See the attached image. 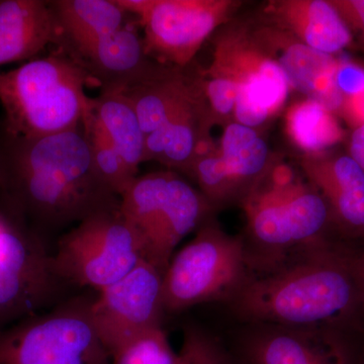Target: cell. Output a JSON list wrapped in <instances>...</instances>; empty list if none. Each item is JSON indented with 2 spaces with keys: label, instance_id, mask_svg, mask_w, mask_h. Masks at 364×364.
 <instances>
[{
  "label": "cell",
  "instance_id": "cell-1",
  "mask_svg": "<svg viewBox=\"0 0 364 364\" xmlns=\"http://www.w3.org/2000/svg\"><path fill=\"white\" fill-rule=\"evenodd\" d=\"M0 170V208L52 252L72 227L121 205L93 166L82 126L36 139L4 134Z\"/></svg>",
  "mask_w": 364,
  "mask_h": 364
},
{
  "label": "cell",
  "instance_id": "cell-2",
  "mask_svg": "<svg viewBox=\"0 0 364 364\" xmlns=\"http://www.w3.org/2000/svg\"><path fill=\"white\" fill-rule=\"evenodd\" d=\"M356 248L332 243L294 253L268 272L252 274L227 306L239 323L359 330L364 318Z\"/></svg>",
  "mask_w": 364,
  "mask_h": 364
},
{
  "label": "cell",
  "instance_id": "cell-3",
  "mask_svg": "<svg viewBox=\"0 0 364 364\" xmlns=\"http://www.w3.org/2000/svg\"><path fill=\"white\" fill-rule=\"evenodd\" d=\"M241 207L246 218L242 239L252 274L268 272L299 251L346 243L318 189L286 163H273Z\"/></svg>",
  "mask_w": 364,
  "mask_h": 364
},
{
  "label": "cell",
  "instance_id": "cell-4",
  "mask_svg": "<svg viewBox=\"0 0 364 364\" xmlns=\"http://www.w3.org/2000/svg\"><path fill=\"white\" fill-rule=\"evenodd\" d=\"M90 85L85 69L60 48L13 70H0L4 135L36 139L80 128Z\"/></svg>",
  "mask_w": 364,
  "mask_h": 364
},
{
  "label": "cell",
  "instance_id": "cell-5",
  "mask_svg": "<svg viewBox=\"0 0 364 364\" xmlns=\"http://www.w3.org/2000/svg\"><path fill=\"white\" fill-rule=\"evenodd\" d=\"M196 232L163 274L165 315L215 301L227 305L252 277L241 235L226 233L212 218Z\"/></svg>",
  "mask_w": 364,
  "mask_h": 364
},
{
  "label": "cell",
  "instance_id": "cell-6",
  "mask_svg": "<svg viewBox=\"0 0 364 364\" xmlns=\"http://www.w3.org/2000/svg\"><path fill=\"white\" fill-rule=\"evenodd\" d=\"M214 210L198 189L172 170L136 176L119 205L142 242L145 260L163 274L177 245Z\"/></svg>",
  "mask_w": 364,
  "mask_h": 364
},
{
  "label": "cell",
  "instance_id": "cell-7",
  "mask_svg": "<svg viewBox=\"0 0 364 364\" xmlns=\"http://www.w3.org/2000/svg\"><path fill=\"white\" fill-rule=\"evenodd\" d=\"M95 296L82 289L0 330V364H112L91 317Z\"/></svg>",
  "mask_w": 364,
  "mask_h": 364
},
{
  "label": "cell",
  "instance_id": "cell-8",
  "mask_svg": "<svg viewBox=\"0 0 364 364\" xmlns=\"http://www.w3.org/2000/svg\"><path fill=\"white\" fill-rule=\"evenodd\" d=\"M57 274L75 291L98 293L145 260L142 242L119 210L90 215L59 237L52 252Z\"/></svg>",
  "mask_w": 364,
  "mask_h": 364
},
{
  "label": "cell",
  "instance_id": "cell-9",
  "mask_svg": "<svg viewBox=\"0 0 364 364\" xmlns=\"http://www.w3.org/2000/svg\"><path fill=\"white\" fill-rule=\"evenodd\" d=\"M78 291L57 274L52 251L0 208V330Z\"/></svg>",
  "mask_w": 364,
  "mask_h": 364
},
{
  "label": "cell",
  "instance_id": "cell-10",
  "mask_svg": "<svg viewBox=\"0 0 364 364\" xmlns=\"http://www.w3.org/2000/svg\"><path fill=\"white\" fill-rule=\"evenodd\" d=\"M136 16L146 54L160 65L184 69L205 41L226 25L241 2L233 0H116Z\"/></svg>",
  "mask_w": 364,
  "mask_h": 364
},
{
  "label": "cell",
  "instance_id": "cell-11",
  "mask_svg": "<svg viewBox=\"0 0 364 364\" xmlns=\"http://www.w3.org/2000/svg\"><path fill=\"white\" fill-rule=\"evenodd\" d=\"M207 70L237 85L234 122L256 130L282 109L291 90L284 72L258 47L246 25L217 33Z\"/></svg>",
  "mask_w": 364,
  "mask_h": 364
},
{
  "label": "cell",
  "instance_id": "cell-12",
  "mask_svg": "<svg viewBox=\"0 0 364 364\" xmlns=\"http://www.w3.org/2000/svg\"><path fill=\"white\" fill-rule=\"evenodd\" d=\"M239 324L228 345L239 364H364L354 330Z\"/></svg>",
  "mask_w": 364,
  "mask_h": 364
},
{
  "label": "cell",
  "instance_id": "cell-13",
  "mask_svg": "<svg viewBox=\"0 0 364 364\" xmlns=\"http://www.w3.org/2000/svg\"><path fill=\"white\" fill-rule=\"evenodd\" d=\"M163 273L142 260L123 279L97 293L91 317L112 354L136 337L162 326Z\"/></svg>",
  "mask_w": 364,
  "mask_h": 364
},
{
  "label": "cell",
  "instance_id": "cell-14",
  "mask_svg": "<svg viewBox=\"0 0 364 364\" xmlns=\"http://www.w3.org/2000/svg\"><path fill=\"white\" fill-rule=\"evenodd\" d=\"M258 47L284 72L289 88L340 114L343 95L336 85L338 59L318 52L272 23L250 26Z\"/></svg>",
  "mask_w": 364,
  "mask_h": 364
},
{
  "label": "cell",
  "instance_id": "cell-15",
  "mask_svg": "<svg viewBox=\"0 0 364 364\" xmlns=\"http://www.w3.org/2000/svg\"><path fill=\"white\" fill-rule=\"evenodd\" d=\"M304 176L329 207L341 240L364 245V171L348 153L305 155L299 161Z\"/></svg>",
  "mask_w": 364,
  "mask_h": 364
},
{
  "label": "cell",
  "instance_id": "cell-16",
  "mask_svg": "<svg viewBox=\"0 0 364 364\" xmlns=\"http://www.w3.org/2000/svg\"><path fill=\"white\" fill-rule=\"evenodd\" d=\"M72 59L102 91H123L156 74L163 65L145 51L138 18L100 38Z\"/></svg>",
  "mask_w": 364,
  "mask_h": 364
},
{
  "label": "cell",
  "instance_id": "cell-17",
  "mask_svg": "<svg viewBox=\"0 0 364 364\" xmlns=\"http://www.w3.org/2000/svg\"><path fill=\"white\" fill-rule=\"evenodd\" d=\"M214 124L198 74L167 123L146 138L145 162L156 161L188 176L198 150L210 138Z\"/></svg>",
  "mask_w": 364,
  "mask_h": 364
},
{
  "label": "cell",
  "instance_id": "cell-18",
  "mask_svg": "<svg viewBox=\"0 0 364 364\" xmlns=\"http://www.w3.org/2000/svg\"><path fill=\"white\" fill-rule=\"evenodd\" d=\"M264 14L267 23L325 54L335 56L353 43L350 30L330 0H275L268 2Z\"/></svg>",
  "mask_w": 364,
  "mask_h": 364
},
{
  "label": "cell",
  "instance_id": "cell-19",
  "mask_svg": "<svg viewBox=\"0 0 364 364\" xmlns=\"http://www.w3.org/2000/svg\"><path fill=\"white\" fill-rule=\"evenodd\" d=\"M59 42L50 1L0 0V67L37 58Z\"/></svg>",
  "mask_w": 364,
  "mask_h": 364
},
{
  "label": "cell",
  "instance_id": "cell-20",
  "mask_svg": "<svg viewBox=\"0 0 364 364\" xmlns=\"http://www.w3.org/2000/svg\"><path fill=\"white\" fill-rule=\"evenodd\" d=\"M60 32L58 47L70 57L135 20L116 0L50 1Z\"/></svg>",
  "mask_w": 364,
  "mask_h": 364
},
{
  "label": "cell",
  "instance_id": "cell-21",
  "mask_svg": "<svg viewBox=\"0 0 364 364\" xmlns=\"http://www.w3.org/2000/svg\"><path fill=\"white\" fill-rule=\"evenodd\" d=\"M186 69L164 66L142 82L119 91L133 105L146 138L167 123L188 95L196 76Z\"/></svg>",
  "mask_w": 364,
  "mask_h": 364
},
{
  "label": "cell",
  "instance_id": "cell-22",
  "mask_svg": "<svg viewBox=\"0 0 364 364\" xmlns=\"http://www.w3.org/2000/svg\"><path fill=\"white\" fill-rule=\"evenodd\" d=\"M219 150L240 196L241 203L267 176L275 162L258 131L236 122L225 126Z\"/></svg>",
  "mask_w": 364,
  "mask_h": 364
},
{
  "label": "cell",
  "instance_id": "cell-23",
  "mask_svg": "<svg viewBox=\"0 0 364 364\" xmlns=\"http://www.w3.org/2000/svg\"><path fill=\"white\" fill-rule=\"evenodd\" d=\"M90 109L124 161L138 176L145 162L146 136L130 100L119 91H100L90 98Z\"/></svg>",
  "mask_w": 364,
  "mask_h": 364
},
{
  "label": "cell",
  "instance_id": "cell-24",
  "mask_svg": "<svg viewBox=\"0 0 364 364\" xmlns=\"http://www.w3.org/2000/svg\"><path fill=\"white\" fill-rule=\"evenodd\" d=\"M284 126L289 140L306 155L327 152L345 136L336 114L308 98L289 107Z\"/></svg>",
  "mask_w": 364,
  "mask_h": 364
},
{
  "label": "cell",
  "instance_id": "cell-25",
  "mask_svg": "<svg viewBox=\"0 0 364 364\" xmlns=\"http://www.w3.org/2000/svg\"><path fill=\"white\" fill-rule=\"evenodd\" d=\"M82 130L90 147L93 166L98 176L114 195L121 198L138 176L131 171L112 146L102 124L90 112V105L83 117Z\"/></svg>",
  "mask_w": 364,
  "mask_h": 364
},
{
  "label": "cell",
  "instance_id": "cell-26",
  "mask_svg": "<svg viewBox=\"0 0 364 364\" xmlns=\"http://www.w3.org/2000/svg\"><path fill=\"white\" fill-rule=\"evenodd\" d=\"M112 364H181L163 326L144 333L112 355Z\"/></svg>",
  "mask_w": 364,
  "mask_h": 364
},
{
  "label": "cell",
  "instance_id": "cell-27",
  "mask_svg": "<svg viewBox=\"0 0 364 364\" xmlns=\"http://www.w3.org/2000/svg\"><path fill=\"white\" fill-rule=\"evenodd\" d=\"M179 355L181 364H239L225 342L196 324L184 326Z\"/></svg>",
  "mask_w": 364,
  "mask_h": 364
},
{
  "label": "cell",
  "instance_id": "cell-28",
  "mask_svg": "<svg viewBox=\"0 0 364 364\" xmlns=\"http://www.w3.org/2000/svg\"><path fill=\"white\" fill-rule=\"evenodd\" d=\"M336 85L343 98L364 92V67L349 59H338Z\"/></svg>",
  "mask_w": 364,
  "mask_h": 364
},
{
  "label": "cell",
  "instance_id": "cell-29",
  "mask_svg": "<svg viewBox=\"0 0 364 364\" xmlns=\"http://www.w3.org/2000/svg\"><path fill=\"white\" fill-rule=\"evenodd\" d=\"M354 38L364 48V0H330Z\"/></svg>",
  "mask_w": 364,
  "mask_h": 364
},
{
  "label": "cell",
  "instance_id": "cell-30",
  "mask_svg": "<svg viewBox=\"0 0 364 364\" xmlns=\"http://www.w3.org/2000/svg\"><path fill=\"white\" fill-rule=\"evenodd\" d=\"M340 114L353 129L364 126V92L344 98Z\"/></svg>",
  "mask_w": 364,
  "mask_h": 364
},
{
  "label": "cell",
  "instance_id": "cell-31",
  "mask_svg": "<svg viewBox=\"0 0 364 364\" xmlns=\"http://www.w3.org/2000/svg\"><path fill=\"white\" fill-rule=\"evenodd\" d=\"M347 153L360 165L364 171V126L352 131Z\"/></svg>",
  "mask_w": 364,
  "mask_h": 364
},
{
  "label": "cell",
  "instance_id": "cell-32",
  "mask_svg": "<svg viewBox=\"0 0 364 364\" xmlns=\"http://www.w3.org/2000/svg\"><path fill=\"white\" fill-rule=\"evenodd\" d=\"M356 277H358L359 294H360L361 310L364 318V245L356 248L354 254Z\"/></svg>",
  "mask_w": 364,
  "mask_h": 364
},
{
  "label": "cell",
  "instance_id": "cell-33",
  "mask_svg": "<svg viewBox=\"0 0 364 364\" xmlns=\"http://www.w3.org/2000/svg\"><path fill=\"white\" fill-rule=\"evenodd\" d=\"M0 191H1V170H0Z\"/></svg>",
  "mask_w": 364,
  "mask_h": 364
},
{
  "label": "cell",
  "instance_id": "cell-34",
  "mask_svg": "<svg viewBox=\"0 0 364 364\" xmlns=\"http://www.w3.org/2000/svg\"><path fill=\"white\" fill-rule=\"evenodd\" d=\"M363 356H364V344H363Z\"/></svg>",
  "mask_w": 364,
  "mask_h": 364
}]
</instances>
